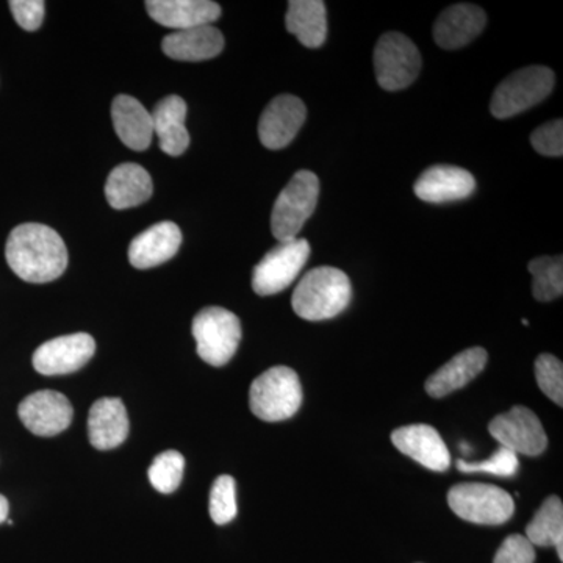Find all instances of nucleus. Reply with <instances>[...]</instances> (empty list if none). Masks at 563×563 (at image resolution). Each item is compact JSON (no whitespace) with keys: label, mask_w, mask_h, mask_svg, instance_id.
I'll return each mask as SVG.
<instances>
[{"label":"nucleus","mask_w":563,"mask_h":563,"mask_svg":"<svg viewBox=\"0 0 563 563\" xmlns=\"http://www.w3.org/2000/svg\"><path fill=\"white\" fill-rule=\"evenodd\" d=\"M11 272L29 284H47L68 268V250L58 232L38 222H25L11 231L5 246Z\"/></svg>","instance_id":"1"},{"label":"nucleus","mask_w":563,"mask_h":563,"mask_svg":"<svg viewBox=\"0 0 563 563\" xmlns=\"http://www.w3.org/2000/svg\"><path fill=\"white\" fill-rule=\"evenodd\" d=\"M352 299L350 277L339 268L320 266L310 269L292 292L295 313L307 321H324L339 317Z\"/></svg>","instance_id":"2"},{"label":"nucleus","mask_w":563,"mask_h":563,"mask_svg":"<svg viewBox=\"0 0 563 563\" xmlns=\"http://www.w3.org/2000/svg\"><path fill=\"white\" fill-rule=\"evenodd\" d=\"M251 412L263 421H285L302 406V385L288 366H274L251 385Z\"/></svg>","instance_id":"3"},{"label":"nucleus","mask_w":563,"mask_h":563,"mask_svg":"<svg viewBox=\"0 0 563 563\" xmlns=\"http://www.w3.org/2000/svg\"><path fill=\"white\" fill-rule=\"evenodd\" d=\"M320 196V180L312 172H298L280 191L273 207L272 231L277 242L298 239L303 224L312 217Z\"/></svg>","instance_id":"4"},{"label":"nucleus","mask_w":563,"mask_h":563,"mask_svg":"<svg viewBox=\"0 0 563 563\" xmlns=\"http://www.w3.org/2000/svg\"><path fill=\"white\" fill-rule=\"evenodd\" d=\"M192 336L199 357L211 366L232 361L242 342V322L222 307H206L192 320Z\"/></svg>","instance_id":"5"},{"label":"nucleus","mask_w":563,"mask_h":563,"mask_svg":"<svg viewBox=\"0 0 563 563\" xmlns=\"http://www.w3.org/2000/svg\"><path fill=\"white\" fill-rule=\"evenodd\" d=\"M555 76L547 66L515 70L493 92L490 111L498 120L517 117L547 99L553 91Z\"/></svg>","instance_id":"6"},{"label":"nucleus","mask_w":563,"mask_h":563,"mask_svg":"<svg viewBox=\"0 0 563 563\" xmlns=\"http://www.w3.org/2000/svg\"><path fill=\"white\" fill-rule=\"evenodd\" d=\"M448 504L457 517L474 525H504L515 512L512 496L490 484L454 485L448 493Z\"/></svg>","instance_id":"7"},{"label":"nucleus","mask_w":563,"mask_h":563,"mask_svg":"<svg viewBox=\"0 0 563 563\" xmlns=\"http://www.w3.org/2000/svg\"><path fill=\"white\" fill-rule=\"evenodd\" d=\"M421 55L412 40L399 32L380 36L374 47V70L377 84L385 91L410 87L420 76Z\"/></svg>","instance_id":"8"},{"label":"nucleus","mask_w":563,"mask_h":563,"mask_svg":"<svg viewBox=\"0 0 563 563\" xmlns=\"http://www.w3.org/2000/svg\"><path fill=\"white\" fill-rule=\"evenodd\" d=\"M310 244L295 239L273 247L252 273V288L257 295L273 296L290 287L309 261Z\"/></svg>","instance_id":"9"},{"label":"nucleus","mask_w":563,"mask_h":563,"mask_svg":"<svg viewBox=\"0 0 563 563\" xmlns=\"http://www.w3.org/2000/svg\"><path fill=\"white\" fill-rule=\"evenodd\" d=\"M488 431L496 442L517 455L537 457L548 446L542 421L528 407L515 406L509 412L493 418Z\"/></svg>","instance_id":"10"},{"label":"nucleus","mask_w":563,"mask_h":563,"mask_svg":"<svg viewBox=\"0 0 563 563\" xmlns=\"http://www.w3.org/2000/svg\"><path fill=\"white\" fill-rule=\"evenodd\" d=\"M95 352V339L88 333L57 336L35 351L33 366L43 376H62L79 372L91 361Z\"/></svg>","instance_id":"11"},{"label":"nucleus","mask_w":563,"mask_h":563,"mask_svg":"<svg viewBox=\"0 0 563 563\" xmlns=\"http://www.w3.org/2000/svg\"><path fill=\"white\" fill-rule=\"evenodd\" d=\"M306 118L307 109L301 99L291 95L277 96L258 121V136L263 146L272 151L284 150L301 131Z\"/></svg>","instance_id":"12"},{"label":"nucleus","mask_w":563,"mask_h":563,"mask_svg":"<svg viewBox=\"0 0 563 563\" xmlns=\"http://www.w3.org/2000/svg\"><path fill=\"white\" fill-rule=\"evenodd\" d=\"M22 424L38 437H54L69 428L74 409L62 393L43 390L29 395L18 409Z\"/></svg>","instance_id":"13"},{"label":"nucleus","mask_w":563,"mask_h":563,"mask_svg":"<svg viewBox=\"0 0 563 563\" xmlns=\"http://www.w3.org/2000/svg\"><path fill=\"white\" fill-rule=\"evenodd\" d=\"M391 442L424 468L443 473L450 468L451 454L442 435L429 424L404 426L391 433Z\"/></svg>","instance_id":"14"},{"label":"nucleus","mask_w":563,"mask_h":563,"mask_svg":"<svg viewBox=\"0 0 563 563\" xmlns=\"http://www.w3.org/2000/svg\"><path fill=\"white\" fill-rule=\"evenodd\" d=\"M415 195L424 202L443 203L470 198L476 190L472 173L459 166L435 165L415 181Z\"/></svg>","instance_id":"15"},{"label":"nucleus","mask_w":563,"mask_h":563,"mask_svg":"<svg viewBox=\"0 0 563 563\" xmlns=\"http://www.w3.org/2000/svg\"><path fill=\"white\" fill-rule=\"evenodd\" d=\"M487 14L473 3H455L433 25V40L442 49H461L483 33Z\"/></svg>","instance_id":"16"},{"label":"nucleus","mask_w":563,"mask_h":563,"mask_svg":"<svg viewBox=\"0 0 563 563\" xmlns=\"http://www.w3.org/2000/svg\"><path fill=\"white\" fill-rule=\"evenodd\" d=\"M181 232L172 221L158 222L132 240L129 262L133 268L150 269L172 261L180 250Z\"/></svg>","instance_id":"17"},{"label":"nucleus","mask_w":563,"mask_h":563,"mask_svg":"<svg viewBox=\"0 0 563 563\" xmlns=\"http://www.w3.org/2000/svg\"><path fill=\"white\" fill-rule=\"evenodd\" d=\"M146 10L152 20L177 32L211 25L221 16V7L210 0H147Z\"/></svg>","instance_id":"18"},{"label":"nucleus","mask_w":563,"mask_h":563,"mask_svg":"<svg viewBox=\"0 0 563 563\" xmlns=\"http://www.w3.org/2000/svg\"><path fill=\"white\" fill-rule=\"evenodd\" d=\"M129 417L124 404L118 398H103L95 402L88 417V437L96 450L110 451L121 446L129 435Z\"/></svg>","instance_id":"19"},{"label":"nucleus","mask_w":563,"mask_h":563,"mask_svg":"<svg viewBox=\"0 0 563 563\" xmlns=\"http://www.w3.org/2000/svg\"><path fill=\"white\" fill-rule=\"evenodd\" d=\"M111 120L117 135L132 151H146L154 136V124L146 107L129 95H120L111 103Z\"/></svg>","instance_id":"20"},{"label":"nucleus","mask_w":563,"mask_h":563,"mask_svg":"<svg viewBox=\"0 0 563 563\" xmlns=\"http://www.w3.org/2000/svg\"><path fill=\"white\" fill-rule=\"evenodd\" d=\"M166 57L177 62H206L218 57L224 49V36L213 25L169 33L163 38Z\"/></svg>","instance_id":"21"},{"label":"nucleus","mask_w":563,"mask_h":563,"mask_svg":"<svg viewBox=\"0 0 563 563\" xmlns=\"http://www.w3.org/2000/svg\"><path fill=\"white\" fill-rule=\"evenodd\" d=\"M488 354L484 347H470L451 358L426 383V391L432 398H444L476 379L487 365Z\"/></svg>","instance_id":"22"},{"label":"nucleus","mask_w":563,"mask_h":563,"mask_svg":"<svg viewBox=\"0 0 563 563\" xmlns=\"http://www.w3.org/2000/svg\"><path fill=\"white\" fill-rule=\"evenodd\" d=\"M154 133L165 154L179 157L190 146V133L187 131V102L180 96H168L155 106L151 113Z\"/></svg>","instance_id":"23"},{"label":"nucleus","mask_w":563,"mask_h":563,"mask_svg":"<svg viewBox=\"0 0 563 563\" xmlns=\"http://www.w3.org/2000/svg\"><path fill=\"white\" fill-rule=\"evenodd\" d=\"M154 181L143 166L124 163L110 173L106 184V198L114 210L132 209L150 201Z\"/></svg>","instance_id":"24"},{"label":"nucleus","mask_w":563,"mask_h":563,"mask_svg":"<svg viewBox=\"0 0 563 563\" xmlns=\"http://www.w3.org/2000/svg\"><path fill=\"white\" fill-rule=\"evenodd\" d=\"M287 31L302 46L317 49L328 38V11L321 0H291L285 16Z\"/></svg>","instance_id":"25"},{"label":"nucleus","mask_w":563,"mask_h":563,"mask_svg":"<svg viewBox=\"0 0 563 563\" xmlns=\"http://www.w3.org/2000/svg\"><path fill=\"white\" fill-rule=\"evenodd\" d=\"M526 539L533 547H554L563 561V504L559 496H550L526 528Z\"/></svg>","instance_id":"26"},{"label":"nucleus","mask_w":563,"mask_h":563,"mask_svg":"<svg viewBox=\"0 0 563 563\" xmlns=\"http://www.w3.org/2000/svg\"><path fill=\"white\" fill-rule=\"evenodd\" d=\"M532 274V292L537 301L550 302L561 298L563 292V258L539 257L533 258L528 265Z\"/></svg>","instance_id":"27"},{"label":"nucleus","mask_w":563,"mask_h":563,"mask_svg":"<svg viewBox=\"0 0 563 563\" xmlns=\"http://www.w3.org/2000/svg\"><path fill=\"white\" fill-rule=\"evenodd\" d=\"M185 459L177 451H166L154 459L150 468V481L155 490L169 495L179 488L184 477Z\"/></svg>","instance_id":"28"},{"label":"nucleus","mask_w":563,"mask_h":563,"mask_svg":"<svg viewBox=\"0 0 563 563\" xmlns=\"http://www.w3.org/2000/svg\"><path fill=\"white\" fill-rule=\"evenodd\" d=\"M239 514L236 507V485L232 476L218 477L210 492V517L214 525L224 526L235 520Z\"/></svg>","instance_id":"29"},{"label":"nucleus","mask_w":563,"mask_h":563,"mask_svg":"<svg viewBox=\"0 0 563 563\" xmlns=\"http://www.w3.org/2000/svg\"><path fill=\"white\" fill-rule=\"evenodd\" d=\"M536 379L540 390L551 401L563 406V365L551 354L539 355L536 361Z\"/></svg>","instance_id":"30"},{"label":"nucleus","mask_w":563,"mask_h":563,"mask_svg":"<svg viewBox=\"0 0 563 563\" xmlns=\"http://www.w3.org/2000/svg\"><path fill=\"white\" fill-rule=\"evenodd\" d=\"M518 466H520L518 455L503 446L499 448L490 459H487V461L457 462V468L461 470L462 473H487L499 477L515 476L518 472Z\"/></svg>","instance_id":"31"},{"label":"nucleus","mask_w":563,"mask_h":563,"mask_svg":"<svg viewBox=\"0 0 563 563\" xmlns=\"http://www.w3.org/2000/svg\"><path fill=\"white\" fill-rule=\"evenodd\" d=\"M533 150L547 157H562L563 154V122L554 120L540 125L532 132Z\"/></svg>","instance_id":"32"},{"label":"nucleus","mask_w":563,"mask_h":563,"mask_svg":"<svg viewBox=\"0 0 563 563\" xmlns=\"http://www.w3.org/2000/svg\"><path fill=\"white\" fill-rule=\"evenodd\" d=\"M533 544L520 533L507 537L493 563H533L536 562V550Z\"/></svg>","instance_id":"33"},{"label":"nucleus","mask_w":563,"mask_h":563,"mask_svg":"<svg viewBox=\"0 0 563 563\" xmlns=\"http://www.w3.org/2000/svg\"><path fill=\"white\" fill-rule=\"evenodd\" d=\"M14 21L27 32L38 31L44 21L46 3L43 0H11L9 3Z\"/></svg>","instance_id":"34"},{"label":"nucleus","mask_w":563,"mask_h":563,"mask_svg":"<svg viewBox=\"0 0 563 563\" xmlns=\"http://www.w3.org/2000/svg\"><path fill=\"white\" fill-rule=\"evenodd\" d=\"M10 504L7 501L5 496L0 495V525L9 520Z\"/></svg>","instance_id":"35"}]
</instances>
